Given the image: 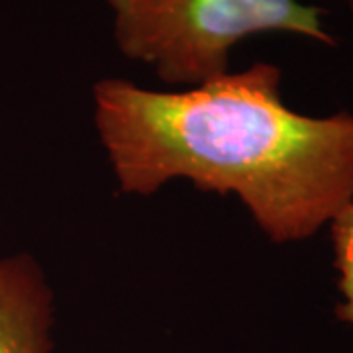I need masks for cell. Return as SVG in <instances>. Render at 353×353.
<instances>
[{"label": "cell", "mask_w": 353, "mask_h": 353, "mask_svg": "<svg viewBox=\"0 0 353 353\" xmlns=\"http://www.w3.org/2000/svg\"><path fill=\"white\" fill-rule=\"evenodd\" d=\"M281 79L257 61L179 90L97 81L92 118L120 192L185 179L238 196L275 243L312 238L353 202V114L296 112Z\"/></svg>", "instance_id": "obj_1"}, {"label": "cell", "mask_w": 353, "mask_h": 353, "mask_svg": "<svg viewBox=\"0 0 353 353\" xmlns=\"http://www.w3.org/2000/svg\"><path fill=\"white\" fill-rule=\"evenodd\" d=\"M120 53L187 88L230 71L234 48L261 34L336 46L324 10L301 0H104Z\"/></svg>", "instance_id": "obj_2"}, {"label": "cell", "mask_w": 353, "mask_h": 353, "mask_svg": "<svg viewBox=\"0 0 353 353\" xmlns=\"http://www.w3.org/2000/svg\"><path fill=\"white\" fill-rule=\"evenodd\" d=\"M55 301L38 259L0 257V353H51Z\"/></svg>", "instance_id": "obj_3"}, {"label": "cell", "mask_w": 353, "mask_h": 353, "mask_svg": "<svg viewBox=\"0 0 353 353\" xmlns=\"http://www.w3.org/2000/svg\"><path fill=\"white\" fill-rule=\"evenodd\" d=\"M332 226L334 263L338 271V290L341 301L336 306V314L341 322L353 326V202H350Z\"/></svg>", "instance_id": "obj_4"}, {"label": "cell", "mask_w": 353, "mask_h": 353, "mask_svg": "<svg viewBox=\"0 0 353 353\" xmlns=\"http://www.w3.org/2000/svg\"><path fill=\"white\" fill-rule=\"evenodd\" d=\"M338 2H341V4H343L347 10H350V12H353V0H338Z\"/></svg>", "instance_id": "obj_5"}]
</instances>
